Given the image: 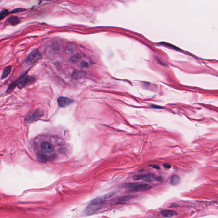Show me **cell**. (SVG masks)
<instances>
[{"label": "cell", "instance_id": "obj_7", "mask_svg": "<svg viewBox=\"0 0 218 218\" xmlns=\"http://www.w3.org/2000/svg\"><path fill=\"white\" fill-rule=\"evenodd\" d=\"M59 106L61 107H66L70 105L73 102L72 99L66 97H60L57 99Z\"/></svg>", "mask_w": 218, "mask_h": 218}, {"label": "cell", "instance_id": "obj_12", "mask_svg": "<svg viewBox=\"0 0 218 218\" xmlns=\"http://www.w3.org/2000/svg\"><path fill=\"white\" fill-rule=\"evenodd\" d=\"M134 196L132 195H127V196H124L123 197H120V198L117 199L116 202V204H121L129 200L130 199L133 198Z\"/></svg>", "mask_w": 218, "mask_h": 218}, {"label": "cell", "instance_id": "obj_19", "mask_svg": "<svg viewBox=\"0 0 218 218\" xmlns=\"http://www.w3.org/2000/svg\"><path fill=\"white\" fill-rule=\"evenodd\" d=\"M25 10H26L25 9H23V8H16V9L13 10L10 13H20V12L24 11H25Z\"/></svg>", "mask_w": 218, "mask_h": 218}, {"label": "cell", "instance_id": "obj_6", "mask_svg": "<svg viewBox=\"0 0 218 218\" xmlns=\"http://www.w3.org/2000/svg\"><path fill=\"white\" fill-rule=\"evenodd\" d=\"M41 56L42 55L38 50H35L26 59V63L28 64H33L39 60Z\"/></svg>", "mask_w": 218, "mask_h": 218}, {"label": "cell", "instance_id": "obj_10", "mask_svg": "<svg viewBox=\"0 0 218 218\" xmlns=\"http://www.w3.org/2000/svg\"><path fill=\"white\" fill-rule=\"evenodd\" d=\"M85 75L86 73L84 71L75 70L72 74V77L74 79L78 80L83 78Z\"/></svg>", "mask_w": 218, "mask_h": 218}, {"label": "cell", "instance_id": "obj_18", "mask_svg": "<svg viewBox=\"0 0 218 218\" xmlns=\"http://www.w3.org/2000/svg\"><path fill=\"white\" fill-rule=\"evenodd\" d=\"M8 10L6 9H3L1 10L0 13V20H2L3 18L7 16V15L8 14Z\"/></svg>", "mask_w": 218, "mask_h": 218}, {"label": "cell", "instance_id": "obj_22", "mask_svg": "<svg viewBox=\"0 0 218 218\" xmlns=\"http://www.w3.org/2000/svg\"><path fill=\"white\" fill-rule=\"evenodd\" d=\"M151 107H152V108H153L158 109L163 108V107L159 106H158V105H151Z\"/></svg>", "mask_w": 218, "mask_h": 218}, {"label": "cell", "instance_id": "obj_15", "mask_svg": "<svg viewBox=\"0 0 218 218\" xmlns=\"http://www.w3.org/2000/svg\"><path fill=\"white\" fill-rule=\"evenodd\" d=\"M81 58V56L78 54H76L73 55L70 58V62L73 63H76L79 61Z\"/></svg>", "mask_w": 218, "mask_h": 218}, {"label": "cell", "instance_id": "obj_25", "mask_svg": "<svg viewBox=\"0 0 218 218\" xmlns=\"http://www.w3.org/2000/svg\"></svg>", "mask_w": 218, "mask_h": 218}, {"label": "cell", "instance_id": "obj_17", "mask_svg": "<svg viewBox=\"0 0 218 218\" xmlns=\"http://www.w3.org/2000/svg\"><path fill=\"white\" fill-rule=\"evenodd\" d=\"M75 50V47L74 46H69L66 49V53L70 54L74 52Z\"/></svg>", "mask_w": 218, "mask_h": 218}, {"label": "cell", "instance_id": "obj_24", "mask_svg": "<svg viewBox=\"0 0 218 218\" xmlns=\"http://www.w3.org/2000/svg\"><path fill=\"white\" fill-rule=\"evenodd\" d=\"M151 166L152 167H153V168H155L156 169H160V167L158 165H151Z\"/></svg>", "mask_w": 218, "mask_h": 218}, {"label": "cell", "instance_id": "obj_4", "mask_svg": "<svg viewBox=\"0 0 218 218\" xmlns=\"http://www.w3.org/2000/svg\"><path fill=\"white\" fill-rule=\"evenodd\" d=\"M43 115L44 113L42 110L36 109L28 113L25 118V121L27 123H32L40 119Z\"/></svg>", "mask_w": 218, "mask_h": 218}, {"label": "cell", "instance_id": "obj_14", "mask_svg": "<svg viewBox=\"0 0 218 218\" xmlns=\"http://www.w3.org/2000/svg\"><path fill=\"white\" fill-rule=\"evenodd\" d=\"M180 180V178L179 177V176L176 175H175L172 177L171 180H170V182L173 185H176L179 182Z\"/></svg>", "mask_w": 218, "mask_h": 218}, {"label": "cell", "instance_id": "obj_11", "mask_svg": "<svg viewBox=\"0 0 218 218\" xmlns=\"http://www.w3.org/2000/svg\"><path fill=\"white\" fill-rule=\"evenodd\" d=\"M8 21L12 25L15 26L20 22V20L18 17L12 16L8 19Z\"/></svg>", "mask_w": 218, "mask_h": 218}, {"label": "cell", "instance_id": "obj_20", "mask_svg": "<svg viewBox=\"0 0 218 218\" xmlns=\"http://www.w3.org/2000/svg\"><path fill=\"white\" fill-rule=\"evenodd\" d=\"M161 44H162L165 45L167 46L168 47H170L175 49H176V50L179 49V48H178V47H175V46L173 45H172L171 44H168V43H164V42H163V43H161Z\"/></svg>", "mask_w": 218, "mask_h": 218}, {"label": "cell", "instance_id": "obj_13", "mask_svg": "<svg viewBox=\"0 0 218 218\" xmlns=\"http://www.w3.org/2000/svg\"><path fill=\"white\" fill-rule=\"evenodd\" d=\"M11 66H8L3 70L2 74V79H4L5 78H7L8 75L10 74V73L11 71Z\"/></svg>", "mask_w": 218, "mask_h": 218}, {"label": "cell", "instance_id": "obj_5", "mask_svg": "<svg viewBox=\"0 0 218 218\" xmlns=\"http://www.w3.org/2000/svg\"><path fill=\"white\" fill-rule=\"evenodd\" d=\"M134 180H144L147 182H152L154 181H160L162 179L153 174L138 175L133 177Z\"/></svg>", "mask_w": 218, "mask_h": 218}, {"label": "cell", "instance_id": "obj_9", "mask_svg": "<svg viewBox=\"0 0 218 218\" xmlns=\"http://www.w3.org/2000/svg\"><path fill=\"white\" fill-rule=\"evenodd\" d=\"M161 214L165 217H172L177 215V213L174 210H164L161 212Z\"/></svg>", "mask_w": 218, "mask_h": 218}, {"label": "cell", "instance_id": "obj_23", "mask_svg": "<svg viewBox=\"0 0 218 218\" xmlns=\"http://www.w3.org/2000/svg\"><path fill=\"white\" fill-rule=\"evenodd\" d=\"M163 166L165 168H167V169H170L171 167V165L169 164H164Z\"/></svg>", "mask_w": 218, "mask_h": 218}, {"label": "cell", "instance_id": "obj_16", "mask_svg": "<svg viewBox=\"0 0 218 218\" xmlns=\"http://www.w3.org/2000/svg\"><path fill=\"white\" fill-rule=\"evenodd\" d=\"M18 86V82H17V81H15L14 82H13V83H12L11 85H10V86L9 87L8 89H7V93H10V92H11L13 90L15 89V88L16 87V86Z\"/></svg>", "mask_w": 218, "mask_h": 218}, {"label": "cell", "instance_id": "obj_21", "mask_svg": "<svg viewBox=\"0 0 218 218\" xmlns=\"http://www.w3.org/2000/svg\"><path fill=\"white\" fill-rule=\"evenodd\" d=\"M81 65L83 67H87L89 66V64L87 62L85 61H83L81 63Z\"/></svg>", "mask_w": 218, "mask_h": 218}, {"label": "cell", "instance_id": "obj_8", "mask_svg": "<svg viewBox=\"0 0 218 218\" xmlns=\"http://www.w3.org/2000/svg\"><path fill=\"white\" fill-rule=\"evenodd\" d=\"M33 81V79L32 77H30L28 76H21L19 79L17 80L18 82V87L20 89H21L24 87L28 83L29 81Z\"/></svg>", "mask_w": 218, "mask_h": 218}, {"label": "cell", "instance_id": "obj_2", "mask_svg": "<svg viewBox=\"0 0 218 218\" xmlns=\"http://www.w3.org/2000/svg\"><path fill=\"white\" fill-rule=\"evenodd\" d=\"M113 193L110 192L103 196L97 197L91 202L87 206L86 210L87 214L91 215L100 210L104 206L107 198L111 196Z\"/></svg>", "mask_w": 218, "mask_h": 218}, {"label": "cell", "instance_id": "obj_3", "mask_svg": "<svg viewBox=\"0 0 218 218\" xmlns=\"http://www.w3.org/2000/svg\"><path fill=\"white\" fill-rule=\"evenodd\" d=\"M123 187L129 189V192H139L147 191L151 188V186L146 184L140 183H127L123 185Z\"/></svg>", "mask_w": 218, "mask_h": 218}, {"label": "cell", "instance_id": "obj_1", "mask_svg": "<svg viewBox=\"0 0 218 218\" xmlns=\"http://www.w3.org/2000/svg\"><path fill=\"white\" fill-rule=\"evenodd\" d=\"M36 159L43 163L58 162L66 158L70 148L66 142L58 136L43 134L36 137L32 143Z\"/></svg>", "mask_w": 218, "mask_h": 218}]
</instances>
